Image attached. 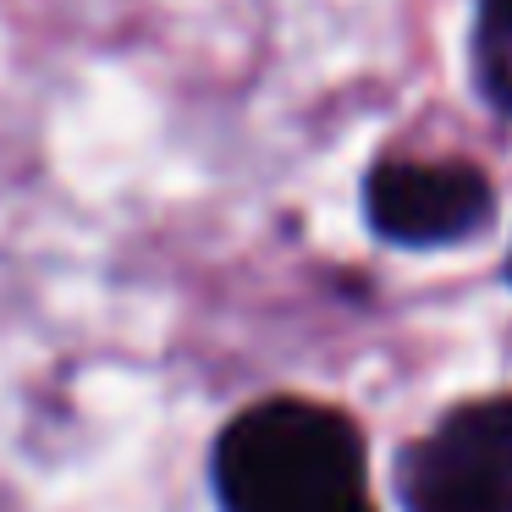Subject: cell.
Masks as SVG:
<instances>
[{"label":"cell","instance_id":"obj_1","mask_svg":"<svg viewBox=\"0 0 512 512\" xmlns=\"http://www.w3.org/2000/svg\"><path fill=\"white\" fill-rule=\"evenodd\" d=\"M221 512H375L364 430L314 397H265L210 446Z\"/></svg>","mask_w":512,"mask_h":512},{"label":"cell","instance_id":"obj_2","mask_svg":"<svg viewBox=\"0 0 512 512\" xmlns=\"http://www.w3.org/2000/svg\"><path fill=\"white\" fill-rule=\"evenodd\" d=\"M402 512H512V391L468 397L391 463Z\"/></svg>","mask_w":512,"mask_h":512},{"label":"cell","instance_id":"obj_3","mask_svg":"<svg viewBox=\"0 0 512 512\" xmlns=\"http://www.w3.org/2000/svg\"><path fill=\"white\" fill-rule=\"evenodd\" d=\"M364 221L391 248H452L496 221V193L468 160H380L364 171Z\"/></svg>","mask_w":512,"mask_h":512},{"label":"cell","instance_id":"obj_4","mask_svg":"<svg viewBox=\"0 0 512 512\" xmlns=\"http://www.w3.org/2000/svg\"><path fill=\"white\" fill-rule=\"evenodd\" d=\"M468 72L490 111L512 116V0H474Z\"/></svg>","mask_w":512,"mask_h":512},{"label":"cell","instance_id":"obj_5","mask_svg":"<svg viewBox=\"0 0 512 512\" xmlns=\"http://www.w3.org/2000/svg\"><path fill=\"white\" fill-rule=\"evenodd\" d=\"M507 287H512V248H507Z\"/></svg>","mask_w":512,"mask_h":512}]
</instances>
